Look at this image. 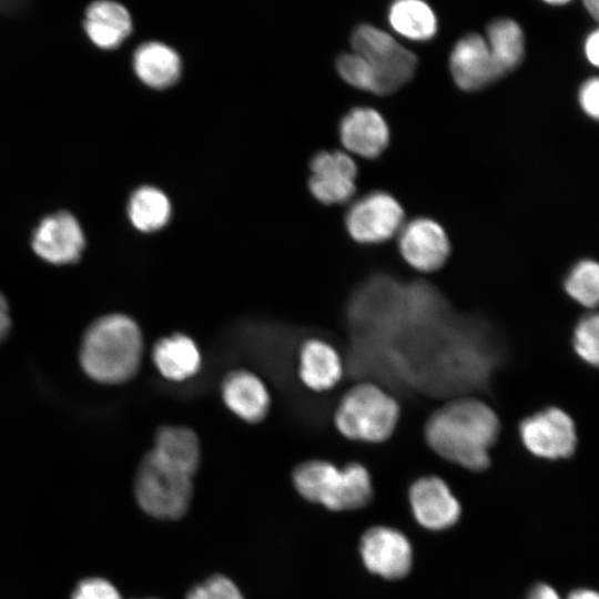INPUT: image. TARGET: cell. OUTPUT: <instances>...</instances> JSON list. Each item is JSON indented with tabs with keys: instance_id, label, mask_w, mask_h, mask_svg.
<instances>
[{
	"instance_id": "4fadbf2b",
	"label": "cell",
	"mask_w": 599,
	"mask_h": 599,
	"mask_svg": "<svg viewBox=\"0 0 599 599\" xmlns=\"http://www.w3.org/2000/svg\"><path fill=\"white\" fill-rule=\"evenodd\" d=\"M308 189L312 195L324 204H341L355 193L357 166L347 153L322 151L309 163Z\"/></svg>"
},
{
	"instance_id": "8fae6325",
	"label": "cell",
	"mask_w": 599,
	"mask_h": 599,
	"mask_svg": "<svg viewBox=\"0 0 599 599\" xmlns=\"http://www.w3.org/2000/svg\"><path fill=\"white\" fill-rule=\"evenodd\" d=\"M359 552L366 569L384 579L405 577L413 565V549L407 537L397 529L374 526L359 541Z\"/></svg>"
},
{
	"instance_id": "4316f807",
	"label": "cell",
	"mask_w": 599,
	"mask_h": 599,
	"mask_svg": "<svg viewBox=\"0 0 599 599\" xmlns=\"http://www.w3.org/2000/svg\"><path fill=\"white\" fill-rule=\"evenodd\" d=\"M336 70L341 78L352 87L376 94L375 75L366 60L359 54L355 52L341 54L336 60Z\"/></svg>"
},
{
	"instance_id": "f546056e",
	"label": "cell",
	"mask_w": 599,
	"mask_h": 599,
	"mask_svg": "<svg viewBox=\"0 0 599 599\" xmlns=\"http://www.w3.org/2000/svg\"><path fill=\"white\" fill-rule=\"evenodd\" d=\"M599 81L591 78L585 81L579 90L578 99L582 111L590 118L597 120L599 114Z\"/></svg>"
},
{
	"instance_id": "e0dca14e",
	"label": "cell",
	"mask_w": 599,
	"mask_h": 599,
	"mask_svg": "<svg viewBox=\"0 0 599 599\" xmlns=\"http://www.w3.org/2000/svg\"><path fill=\"white\" fill-rule=\"evenodd\" d=\"M338 133L348 152L366 159L379 156L389 141L386 121L378 111L367 106L347 112L339 123Z\"/></svg>"
},
{
	"instance_id": "ffe728a7",
	"label": "cell",
	"mask_w": 599,
	"mask_h": 599,
	"mask_svg": "<svg viewBox=\"0 0 599 599\" xmlns=\"http://www.w3.org/2000/svg\"><path fill=\"white\" fill-rule=\"evenodd\" d=\"M83 28L95 47L113 50L131 34L133 21L123 4L113 0H97L85 10Z\"/></svg>"
},
{
	"instance_id": "d6a6232c",
	"label": "cell",
	"mask_w": 599,
	"mask_h": 599,
	"mask_svg": "<svg viewBox=\"0 0 599 599\" xmlns=\"http://www.w3.org/2000/svg\"><path fill=\"white\" fill-rule=\"evenodd\" d=\"M585 52L590 63L597 67L599 63V32L598 30H595L588 35L585 43Z\"/></svg>"
},
{
	"instance_id": "9c48e42d",
	"label": "cell",
	"mask_w": 599,
	"mask_h": 599,
	"mask_svg": "<svg viewBox=\"0 0 599 599\" xmlns=\"http://www.w3.org/2000/svg\"><path fill=\"white\" fill-rule=\"evenodd\" d=\"M85 247V234L79 220L68 211L44 216L35 226L31 248L42 261L53 265L75 263Z\"/></svg>"
},
{
	"instance_id": "44dd1931",
	"label": "cell",
	"mask_w": 599,
	"mask_h": 599,
	"mask_svg": "<svg viewBox=\"0 0 599 599\" xmlns=\"http://www.w3.org/2000/svg\"><path fill=\"white\" fill-rule=\"evenodd\" d=\"M128 217L132 226L142 233L163 229L172 215V204L159 187L143 185L132 192L128 201Z\"/></svg>"
},
{
	"instance_id": "52a82bcc",
	"label": "cell",
	"mask_w": 599,
	"mask_h": 599,
	"mask_svg": "<svg viewBox=\"0 0 599 599\" xmlns=\"http://www.w3.org/2000/svg\"><path fill=\"white\" fill-rule=\"evenodd\" d=\"M518 434L524 448L542 460L569 458L577 447L575 422L566 412L554 406L524 418Z\"/></svg>"
},
{
	"instance_id": "d4e9b609",
	"label": "cell",
	"mask_w": 599,
	"mask_h": 599,
	"mask_svg": "<svg viewBox=\"0 0 599 599\" xmlns=\"http://www.w3.org/2000/svg\"><path fill=\"white\" fill-rule=\"evenodd\" d=\"M564 293L587 311L598 309L599 266L595 260L582 258L565 273L561 281Z\"/></svg>"
},
{
	"instance_id": "30bf717a",
	"label": "cell",
	"mask_w": 599,
	"mask_h": 599,
	"mask_svg": "<svg viewBox=\"0 0 599 599\" xmlns=\"http://www.w3.org/2000/svg\"><path fill=\"white\" fill-rule=\"evenodd\" d=\"M407 502L415 520L429 530L454 526L461 515V504L449 485L436 475L416 478L407 489Z\"/></svg>"
},
{
	"instance_id": "8992f818",
	"label": "cell",
	"mask_w": 599,
	"mask_h": 599,
	"mask_svg": "<svg viewBox=\"0 0 599 599\" xmlns=\"http://www.w3.org/2000/svg\"><path fill=\"white\" fill-rule=\"evenodd\" d=\"M353 52L363 57L376 81V94H389L408 82L417 58L390 34L369 24L358 26L351 38Z\"/></svg>"
},
{
	"instance_id": "484cf974",
	"label": "cell",
	"mask_w": 599,
	"mask_h": 599,
	"mask_svg": "<svg viewBox=\"0 0 599 599\" xmlns=\"http://www.w3.org/2000/svg\"><path fill=\"white\" fill-rule=\"evenodd\" d=\"M573 353L588 365L599 367V314L598 309L586 311L577 321L571 333Z\"/></svg>"
},
{
	"instance_id": "7c38bea8",
	"label": "cell",
	"mask_w": 599,
	"mask_h": 599,
	"mask_svg": "<svg viewBox=\"0 0 599 599\" xmlns=\"http://www.w3.org/2000/svg\"><path fill=\"white\" fill-rule=\"evenodd\" d=\"M398 248L406 264L425 274L439 271L450 253V244L444 229L426 217L415 219L403 227Z\"/></svg>"
},
{
	"instance_id": "836d02e7",
	"label": "cell",
	"mask_w": 599,
	"mask_h": 599,
	"mask_svg": "<svg viewBox=\"0 0 599 599\" xmlns=\"http://www.w3.org/2000/svg\"><path fill=\"white\" fill-rule=\"evenodd\" d=\"M30 0H0V12L12 13L20 11Z\"/></svg>"
},
{
	"instance_id": "f1b7e54d",
	"label": "cell",
	"mask_w": 599,
	"mask_h": 599,
	"mask_svg": "<svg viewBox=\"0 0 599 599\" xmlns=\"http://www.w3.org/2000/svg\"><path fill=\"white\" fill-rule=\"evenodd\" d=\"M71 599H122L118 589L102 578H87L74 588Z\"/></svg>"
},
{
	"instance_id": "277c9868",
	"label": "cell",
	"mask_w": 599,
	"mask_h": 599,
	"mask_svg": "<svg viewBox=\"0 0 599 599\" xmlns=\"http://www.w3.org/2000/svg\"><path fill=\"white\" fill-rule=\"evenodd\" d=\"M398 400L380 385L354 382L339 397L333 424L346 440L376 445L386 441L399 419Z\"/></svg>"
},
{
	"instance_id": "4dcf8cb0",
	"label": "cell",
	"mask_w": 599,
	"mask_h": 599,
	"mask_svg": "<svg viewBox=\"0 0 599 599\" xmlns=\"http://www.w3.org/2000/svg\"><path fill=\"white\" fill-rule=\"evenodd\" d=\"M524 599H561L558 592L547 583L534 585Z\"/></svg>"
},
{
	"instance_id": "1f68e13d",
	"label": "cell",
	"mask_w": 599,
	"mask_h": 599,
	"mask_svg": "<svg viewBox=\"0 0 599 599\" xmlns=\"http://www.w3.org/2000/svg\"><path fill=\"white\" fill-rule=\"evenodd\" d=\"M11 329L10 309L6 297L0 293V343L4 341Z\"/></svg>"
},
{
	"instance_id": "d6986e66",
	"label": "cell",
	"mask_w": 599,
	"mask_h": 599,
	"mask_svg": "<svg viewBox=\"0 0 599 599\" xmlns=\"http://www.w3.org/2000/svg\"><path fill=\"white\" fill-rule=\"evenodd\" d=\"M136 78L146 87L164 90L174 85L182 75L183 63L171 45L152 40L140 44L132 55Z\"/></svg>"
},
{
	"instance_id": "603a6c76",
	"label": "cell",
	"mask_w": 599,
	"mask_h": 599,
	"mask_svg": "<svg viewBox=\"0 0 599 599\" xmlns=\"http://www.w3.org/2000/svg\"><path fill=\"white\" fill-rule=\"evenodd\" d=\"M487 44L495 63L504 77L516 69L525 51L524 33L511 19H496L487 27Z\"/></svg>"
},
{
	"instance_id": "5b68a950",
	"label": "cell",
	"mask_w": 599,
	"mask_h": 599,
	"mask_svg": "<svg viewBox=\"0 0 599 599\" xmlns=\"http://www.w3.org/2000/svg\"><path fill=\"white\" fill-rule=\"evenodd\" d=\"M194 477L191 471L150 449L136 469V502L144 512L156 519H180L191 506Z\"/></svg>"
},
{
	"instance_id": "cb8c5ba5",
	"label": "cell",
	"mask_w": 599,
	"mask_h": 599,
	"mask_svg": "<svg viewBox=\"0 0 599 599\" xmlns=\"http://www.w3.org/2000/svg\"><path fill=\"white\" fill-rule=\"evenodd\" d=\"M388 20L397 33L410 40H428L437 31L436 17L423 0H395L389 8Z\"/></svg>"
},
{
	"instance_id": "83f0119b",
	"label": "cell",
	"mask_w": 599,
	"mask_h": 599,
	"mask_svg": "<svg viewBox=\"0 0 599 599\" xmlns=\"http://www.w3.org/2000/svg\"><path fill=\"white\" fill-rule=\"evenodd\" d=\"M185 599H245L236 583L224 575H213L193 586Z\"/></svg>"
},
{
	"instance_id": "5bb4252c",
	"label": "cell",
	"mask_w": 599,
	"mask_h": 599,
	"mask_svg": "<svg viewBox=\"0 0 599 599\" xmlns=\"http://www.w3.org/2000/svg\"><path fill=\"white\" fill-rule=\"evenodd\" d=\"M220 394L225 407L245 423H261L270 413L272 398L268 387L247 368L227 372L221 380Z\"/></svg>"
},
{
	"instance_id": "d590c367",
	"label": "cell",
	"mask_w": 599,
	"mask_h": 599,
	"mask_svg": "<svg viewBox=\"0 0 599 599\" xmlns=\"http://www.w3.org/2000/svg\"><path fill=\"white\" fill-rule=\"evenodd\" d=\"M585 7L589 11V13L595 18V20H598V0H583Z\"/></svg>"
},
{
	"instance_id": "8d00e7d4",
	"label": "cell",
	"mask_w": 599,
	"mask_h": 599,
	"mask_svg": "<svg viewBox=\"0 0 599 599\" xmlns=\"http://www.w3.org/2000/svg\"><path fill=\"white\" fill-rule=\"evenodd\" d=\"M544 1L551 4H564V3L569 2L570 0H544Z\"/></svg>"
},
{
	"instance_id": "e575fe53",
	"label": "cell",
	"mask_w": 599,
	"mask_h": 599,
	"mask_svg": "<svg viewBox=\"0 0 599 599\" xmlns=\"http://www.w3.org/2000/svg\"><path fill=\"white\" fill-rule=\"evenodd\" d=\"M567 599H599V596L591 589H577L571 591Z\"/></svg>"
},
{
	"instance_id": "9a60e30c",
	"label": "cell",
	"mask_w": 599,
	"mask_h": 599,
	"mask_svg": "<svg viewBox=\"0 0 599 599\" xmlns=\"http://www.w3.org/2000/svg\"><path fill=\"white\" fill-rule=\"evenodd\" d=\"M297 375L302 384L313 392L331 390L345 376L344 357L332 343L308 337L298 348Z\"/></svg>"
},
{
	"instance_id": "ba28073f",
	"label": "cell",
	"mask_w": 599,
	"mask_h": 599,
	"mask_svg": "<svg viewBox=\"0 0 599 599\" xmlns=\"http://www.w3.org/2000/svg\"><path fill=\"white\" fill-rule=\"evenodd\" d=\"M404 211L398 201L382 191L368 193L354 202L345 216L353 240L363 244L389 240L402 226Z\"/></svg>"
},
{
	"instance_id": "ac0fdd59",
	"label": "cell",
	"mask_w": 599,
	"mask_h": 599,
	"mask_svg": "<svg viewBox=\"0 0 599 599\" xmlns=\"http://www.w3.org/2000/svg\"><path fill=\"white\" fill-rule=\"evenodd\" d=\"M151 358L160 375L173 383L193 378L203 363L197 343L181 332L159 338L152 347Z\"/></svg>"
},
{
	"instance_id": "3957f363",
	"label": "cell",
	"mask_w": 599,
	"mask_h": 599,
	"mask_svg": "<svg viewBox=\"0 0 599 599\" xmlns=\"http://www.w3.org/2000/svg\"><path fill=\"white\" fill-rule=\"evenodd\" d=\"M292 483L305 500L332 511L362 509L375 494L370 471L358 460L337 465L327 459H307L294 467Z\"/></svg>"
},
{
	"instance_id": "7402d4cb",
	"label": "cell",
	"mask_w": 599,
	"mask_h": 599,
	"mask_svg": "<svg viewBox=\"0 0 599 599\" xmlns=\"http://www.w3.org/2000/svg\"><path fill=\"white\" fill-rule=\"evenodd\" d=\"M151 449L194 475L200 468L202 458L200 439L196 433L186 426L160 427L155 432Z\"/></svg>"
},
{
	"instance_id": "7a4b0ae2",
	"label": "cell",
	"mask_w": 599,
	"mask_h": 599,
	"mask_svg": "<svg viewBox=\"0 0 599 599\" xmlns=\"http://www.w3.org/2000/svg\"><path fill=\"white\" fill-rule=\"evenodd\" d=\"M143 351V335L138 323L125 314H108L85 329L79 362L85 375L94 382L118 385L136 375Z\"/></svg>"
},
{
	"instance_id": "2e32d148",
	"label": "cell",
	"mask_w": 599,
	"mask_h": 599,
	"mask_svg": "<svg viewBox=\"0 0 599 599\" xmlns=\"http://www.w3.org/2000/svg\"><path fill=\"white\" fill-rule=\"evenodd\" d=\"M449 67L455 83L465 91L479 90L501 78L487 41L470 33L454 47Z\"/></svg>"
},
{
	"instance_id": "6da1fadb",
	"label": "cell",
	"mask_w": 599,
	"mask_h": 599,
	"mask_svg": "<svg viewBox=\"0 0 599 599\" xmlns=\"http://www.w3.org/2000/svg\"><path fill=\"white\" fill-rule=\"evenodd\" d=\"M500 433L495 410L475 396H460L443 403L428 417L425 439L443 459L470 471L490 465V449Z\"/></svg>"
}]
</instances>
